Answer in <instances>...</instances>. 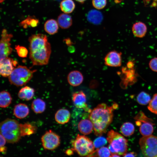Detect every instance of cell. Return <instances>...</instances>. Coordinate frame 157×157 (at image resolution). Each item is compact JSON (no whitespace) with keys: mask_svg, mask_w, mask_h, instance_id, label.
Listing matches in <instances>:
<instances>
[{"mask_svg":"<svg viewBox=\"0 0 157 157\" xmlns=\"http://www.w3.org/2000/svg\"><path fill=\"white\" fill-rule=\"evenodd\" d=\"M29 57L34 65H43L48 63L51 47L47 36L42 34H33L28 38Z\"/></svg>","mask_w":157,"mask_h":157,"instance_id":"obj_1","label":"cell"},{"mask_svg":"<svg viewBox=\"0 0 157 157\" xmlns=\"http://www.w3.org/2000/svg\"><path fill=\"white\" fill-rule=\"evenodd\" d=\"M116 106H110L105 103L98 104L90 113L88 118L93 125L94 134L100 136L106 133L108 126L112 122L113 110Z\"/></svg>","mask_w":157,"mask_h":157,"instance_id":"obj_2","label":"cell"},{"mask_svg":"<svg viewBox=\"0 0 157 157\" xmlns=\"http://www.w3.org/2000/svg\"><path fill=\"white\" fill-rule=\"evenodd\" d=\"M0 134L9 143H17L21 137L20 124L14 119H7L0 123Z\"/></svg>","mask_w":157,"mask_h":157,"instance_id":"obj_3","label":"cell"},{"mask_svg":"<svg viewBox=\"0 0 157 157\" xmlns=\"http://www.w3.org/2000/svg\"><path fill=\"white\" fill-rule=\"evenodd\" d=\"M106 139L111 155L117 154L123 156L127 152L128 140L121 134L111 130L108 132Z\"/></svg>","mask_w":157,"mask_h":157,"instance_id":"obj_4","label":"cell"},{"mask_svg":"<svg viewBox=\"0 0 157 157\" xmlns=\"http://www.w3.org/2000/svg\"><path fill=\"white\" fill-rule=\"evenodd\" d=\"M36 70H31L26 66L19 65L15 67L8 77L10 83L17 86L26 85L32 78Z\"/></svg>","mask_w":157,"mask_h":157,"instance_id":"obj_5","label":"cell"},{"mask_svg":"<svg viewBox=\"0 0 157 157\" xmlns=\"http://www.w3.org/2000/svg\"><path fill=\"white\" fill-rule=\"evenodd\" d=\"M71 143L72 149L81 156H88L94 150L93 143L84 135L78 134Z\"/></svg>","mask_w":157,"mask_h":157,"instance_id":"obj_6","label":"cell"},{"mask_svg":"<svg viewBox=\"0 0 157 157\" xmlns=\"http://www.w3.org/2000/svg\"><path fill=\"white\" fill-rule=\"evenodd\" d=\"M142 153L145 157H157V137L153 135L143 136L139 140Z\"/></svg>","mask_w":157,"mask_h":157,"instance_id":"obj_7","label":"cell"},{"mask_svg":"<svg viewBox=\"0 0 157 157\" xmlns=\"http://www.w3.org/2000/svg\"><path fill=\"white\" fill-rule=\"evenodd\" d=\"M41 141L42 146L46 150H53L60 144V136L51 130L46 131L42 136Z\"/></svg>","mask_w":157,"mask_h":157,"instance_id":"obj_8","label":"cell"},{"mask_svg":"<svg viewBox=\"0 0 157 157\" xmlns=\"http://www.w3.org/2000/svg\"><path fill=\"white\" fill-rule=\"evenodd\" d=\"M13 37V35L8 33L6 29H3L0 42V61L8 57L12 52L10 41Z\"/></svg>","mask_w":157,"mask_h":157,"instance_id":"obj_9","label":"cell"},{"mask_svg":"<svg viewBox=\"0 0 157 157\" xmlns=\"http://www.w3.org/2000/svg\"><path fill=\"white\" fill-rule=\"evenodd\" d=\"M73 104L77 108L83 109L86 112L90 113L91 110L86 104V97L84 92L82 90L75 92L72 95Z\"/></svg>","mask_w":157,"mask_h":157,"instance_id":"obj_10","label":"cell"},{"mask_svg":"<svg viewBox=\"0 0 157 157\" xmlns=\"http://www.w3.org/2000/svg\"><path fill=\"white\" fill-rule=\"evenodd\" d=\"M122 53L115 50L111 51L107 53L104 58L105 64L109 67H117L122 65Z\"/></svg>","mask_w":157,"mask_h":157,"instance_id":"obj_11","label":"cell"},{"mask_svg":"<svg viewBox=\"0 0 157 157\" xmlns=\"http://www.w3.org/2000/svg\"><path fill=\"white\" fill-rule=\"evenodd\" d=\"M17 64V62L7 57L0 61V74L3 77H8Z\"/></svg>","mask_w":157,"mask_h":157,"instance_id":"obj_12","label":"cell"},{"mask_svg":"<svg viewBox=\"0 0 157 157\" xmlns=\"http://www.w3.org/2000/svg\"><path fill=\"white\" fill-rule=\"evenodd\" d=\"M83 76L79 71L74 70L71 71L68 74L67 80L69 83L73 86H77L83 82Z\"/></svg>","mask_w":157,"mask_h":157,"instance_id":"obj_13","label":"cell"},{"mask_svg":"<svg viewBox=\"0 0 157 157\" xmlns=\"http://www.w3.org/2000/svg\"><path fill=\"white\" fill-rule=\"evenodd\" d=\"M70 114L69 111L65 109H61L56 113L55 118L58 124H63L67 123L69 120Z\"/></svg>","mask_w":157,"mask_h":157,"instance_id":"obj_14","label":"cell"},{"mask_svg":"<svg viewBox=\"0 0 157 157\" xmlns=\"http://www.w3.org/2000/svg\"><path fill=\"white\" fill-rule=\"evenodd\" d=\"M29 109L26 104L20 103L16 105L13 110V114L17 118L20 119L26 117L28 115Z\"/></svg>","mask_w":157,"mask_h":157,"instance_id":"obj_15","label":"cell"},{"mask_svg":"<svg viewBox=\"0 0 157 157\" xmlns=\"http://www.w3.org/2000/svg\"><path fill=\"white\" fill-rule=\"evenodd\" d=\"M78 128L80 132L85 135L90 133L93 129V125L92 122L89 119L81 120L78 124Z\"/></svg>","mask_w":157,"mask_h":157,"instance_id":"obj_16","label":"cell"},{"mask_svg":"<svg viewBox=\"0 0 157 157\" xmlns=\"http://www.w3.org/2000/svg\"><path fill=\"white\" fill-rule=\"evenodd\" d=\"M35 92V90L33 88L26 86L20 90L18 93V96L21 99L29 101L33 98Z\"/></svg>","mask_w":157,"mask_h":157,"instance_id":"obj_17","label":"cell"},{"mask_svg":"<svg viewBox=\"0 0 157 157\" xmlns=\"http://www.w3.org/2000/svg\"><path fill=\"white\" fill-rule=\"evenodd\" d=\"M132 32L136 37L142 38L144 37L147 31V27L146 25L141 22H136L133 25Z\"/></svg>","mask_w":157,"mask_h":157,"instance_id":"obj_18","label":"cell"},{"mask_svg":"<svg viewBox=\"0 0 157 157\" xmlns=\"http://www.w3.org/2000/svg\"><path fill=\"white\" fill-rule=\"evenodd\" d=\"M87 18L88 21L94 24H100L102 21L103 16L100 11L95 10H92L89 12Z\"/></svg>","mask_w":157,"mask_h":157,"instance_id":"obj_19","label":"cell"},{"mask_svg":"<svg viewBox=\"0 0 157 157\" xmlns=\"http://www.w3.org/2000/svg\"><path fill=\"white\" fill-rule=\"evenodd\" d=\"M20 134L21 137L30 135L36 133V126L28 122L20 124Z\"/></svg>","mask_w":157,"mask_h":157,"instance_id":"obj_20","label":"cell"},{"mask_svg":"<svg viewBox=\"0 0 157 157\" xmlns=\"http://www.w3.org/2000/svg\"><path fill=\"white\" fill-rule=\"evenodd\" d=\"M57 22L61 28L67 29L72 25V21L70 15L62 13L58 16Z\"/></svg>","mask_w":157,"mask_h":157,"instance_id":"obj_21","label":"cell"},{"mask_svg":"<svg viewBox=\"0 0 157 157\" xmlns=\"http://www.w3.org/2000/svg\"><path fill=\"white\" fill-rule=\"evenodd\" d=\"M58 24L56 20L51 19L47 20L44 24L45 31L49 34L53 35L56 33L58 29Z\"/></svg>","mask_w":157,"mask_h":157,"instance_id":"obj_22","label":"cell"},{"mask_svg":"<svg viewBox=\"0 0 157 157\" xmlns=\"http://www.w3.org/2000/svg\"><path fill=\"white\" fill-rule=\"evenodd\" d=\"M46 104L42 99L38 98L34 99L31 104V109L34 113L38 114L44 111L46 109Z\"/></svg>","mask_w":157,"mask_h":157,"instance_id":"obj_23","label":"cell"},{"mask_svg":"<svg viewBox=\"0 0 157 157\" xmlns=\"http://www.w3.org/2000/svg\"><path fill=\"white\" fill-rule=\"evenodd\" d=\"M75 7V4L72 0H63L60 4L62 11L67 14L72 13Z\"/></svg>","mask_w":157,"mask_h":157,"instance_id":"obj_24","label":"cell"},{"mask_svg":"<svg viewBox=\"0 0 157 157\" xmlns=\"http://www.w3.org/2000/svg\"><path fill=\"white\" fill-rule=\"evenodd\" d=\"M12 98L10 93L5 90L1 91L0 93V106L2 108L8 107L11 103Z\"/></svg>","mask_w":157,"mask_h":157,"instance_id":"obj_25","label":"cell"},{"mask_svg":"<svg viewBox=\"0 0 157 157\" xmlns=\"http://www.w3.org/2000/svg\"><path fill=\"white\" fill-rule=\"evenodd\" d=\"M154 124V123L148 122L143 123L140 127V133L143 136L151 135L154 131L153 125Z\"/></svg>","mask_w":157,"mask_h":157,"instance_id":"obj_26","label":"cell"},{"mask_svg":"<svg viewBox=\"0 0 157 157\" xmlns=\"http://www.w3.org/2000/svg\"><path fill=\"white\" fill-rule=\"evenodd\" d=\"M120 130L123 135L128 137L133 134L135 131V127L132 123L129 122H126L121 126Z\"/></svg>","mask_w":157,"mask_h":157,"instance_id":"obj_27","label":"cell"},{"mask_svg":"<svg viewBox=\"0 0 157 157\" xmlns=\"http://www.w3.org/2000/svg\"><path fill=\"white\" fill-rule=\"evenodd\" d=\"M111 153L108 147H102L97 148L88 157H111Z\"/></svg>","mask_w":157,"mask_h":157,"instance_id":"obj_28","label":"cell"},{"mask_svg":"<svg viewBox=\"0 0 157 157\" xmlns=\"http://www.w3.org/2000/svg\"><path fill=\"white\" fill-rule=\"evenodd\" d=\"M136 99L139 104L144 105L149 103L151 99L148 94L144 92H141L138 95Z\"/></svg>","mask_w":157,"mask_h":157,"instance_id":"obj_29","label":"cell"},{"mask_svg":"<svg viewBox=\"0 0 157 157\" xmlns=\"http://www.w3.org/2000/svg\"><path fill=\"white\" fill-rule=\"evenodd\" d=\"M39 20L38 19L33 17H29L22 22L20 25L25 28L28 26L34 27L37 26Z\"/></svg>","mask_w":157,"mask_h":157,"instance_id":"obj_30","label":"cell"},{"mask_svg":"<svg viewBox=\"0 0 157 157\" xmlns=\"http://www.w3.org/2000/svg\"><path fill=\"white\" fill-rule=\"evenodd\" d=\"M147 108L151 112L157 115V93L154 95L149 103Z\"/></svg>","mask_w":157,"mask_h":157,"instance_id":"obj_31","label":"cell"},{"mask_svg":"<svg viewBox=\"0 0 157 157\" xmlns=\"http://www.w3.org/2000/svg\"><path fill=\"white\" fill-rule=\"evenodd\" d=\"M134 119L141 122H150L154 123L153 121L151 118L147 117L142 111H140L134 118Z\"/></svg>","mask_w":157,"mask_h":157,"instance_id":"obj_32","label":"cell"},{"mask_svg":"<svg viewBox=\"0 0 157 157\" xmlns=\"http://www.w3.org/2000/svg\"><path fill=\"white\" fill-rule=\"evenodd\" d=\"M15 49L18 56L19 57L24 58L27 57L28 54V51L26 47L19 45H17L15 46Z\"/></svg>","mask_w":157,"mask_h":157,"instance_id":"obj_33","label":"cell"},{"mask_svg":"<svg viewBox=\"0 0 157 157\" xmlns=\"http://www.w3.org/2000/svg\"><path fill=\"white\" fill-rule=\"evenodd\" d=\"M107 141L104 137L99 136L94 141L93 144L95 147L97 148H100L105 145Z\"/></svg>","mask_w":157,"mask_h":157,"instance_id":"obj_34","label":"cell"},{"mask_svg":"<svg viewBox=\"0 0 157 157\" xmlns=\"http://www.w3.org/2000/svg\"><path fill=\"white\" fill-rule=\"evenodd\" d=\"M107 3L106 0H92L93 6L98 9H101L104 8Z\"/></svg>","mask_w":157,"mask_h":157,"instance_id":"obj_35","label":"cell"},{"mask_svg":"<svg viewBox=\"0 0 157 157\" xmlns=\"http://www.w3.org/2000/svg\"><path fill=\"white\" fill-rule=\"evenodd\" d=\"M149 66L152 71L157 72V57L154 58L150 60Z\"/></svg>","mask_w":157,"mask_h":157,"instance_id":"obj_36","label":"cell"},{"mask_svg":"<svg viewBox=\"0 0 157 157\" xmlns=\"http://www.w3.org/2000/svg\"><path fill=\"white\" fill-rule=\"evenodd\" d=\"M0 147L4 146L6 143V140L5 138L1 134L0 135Z\"/></svg>","mask_w":157,"mask_h":157,"instance_id":"obj_37","label":"cell"},{"mask_svg":"<svg viewBox=\"0 0 157 157\" xmlns=\"http://www.w3.org/2000/svg\"><path fill=\"white\" fill-rule=\"evenodd\" d=\"M137 154L136 153L134 152H132L129 153H126L123 156L124 157H135Z\"/></svg>","mask_w":157,"mask_h":157,"instance_id":"obj_38","label":"cell"},{"mask_svg":"<svg viewBox=\"0 0 157 157\" xmlns=\"http://www.w3.org/2000/svg\"><path fill=\"white\" fill-rule=\"evenodd\" d=\"M73 150L72 149H67L65 153L67 155H71L73 154Z\"/></svg>","mask_w":157,"mask_h":157,"instance_id":"obj_39","label":"cell"},{"mask_svg":"<svg viewBox=\"0 0 157 157\" xmlns=\"http://www.w3.org/2000/svg\"><path fill=\"white\" fill-rule=\"evenodd\" d=\"M7 151V148L4 146L0 147V151L3 154H5Z\"/></svg>","mask_w":157,"mask_h":157,"instance_id":"obj_40","label":"cell"},{"mask_svg":"<svg viewBox=\"0 0 157 157\" xmlns=\"http://www.w3.org/2000/svg\"><path fill=\"white\" fill-rule=\"evenodd\" d=\"M133 63L132 62H129L127 64V67L129 68H131L133 67Z\"/></svg>","mask_w":157,"mask_h":157,"instance_id":"obj_41","label":"cell"},{"mask_svg":"<svg viewBox=\"0 0 157 157\" xmlns=\"http://www.w3.org/2000/svg\"><path fill=\"white\" fill-rule=\"evenodd\" d=\"M75 0L80 3H83L87 0Z\"/></svg>","mask_w":157,"mask_h":157,"instance_id":"obj_42","label":"cell"},{"mask_svg":"<svg viewBox=\"0 0 157 157\" xmlns=\"http://www.w3.org/2000/svg\"><path fill=\"white\" fill-rule=\"evenodd\" d=\"M5 0H0V2L1 3L3 2Z\"/></svg>","mask_w":157,"mask_h":157,"instance_id":"obj_43","label":"cell"},{"mask_svg":"<svg viewBox=\"0 0 157 157\" xmlns=\"http://www.w3.org/2000/svg\"><path fill=\"white\" fill-rule=\"evenodd\" d=\"M24 1H30V0H24Z\"/></svg>","mask_w":157,"mask_h":157,"instance_id":"obj_44","label":"cell"}]
</instances>
